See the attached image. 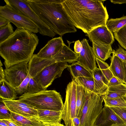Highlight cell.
<instances>
[{
	"mask_svg": "<svg viewBox=\"0 0 126 126\" xmlns=\"http://www.w3.org/2000/svg\"><path fill=\"white\" fill-rule=\"evenodd\" d=\"M105 1L63 0L61 4L75 27L86 34L97 27L106 26L109 15L103 3Z\"/></svg>",
	"mask_w": 126,
	"mask_h": 126,
	"instance_id": "6da1fadb",
	"label": "cell"
},
{
	"mask_svg": "<svg viewBox=\"0 0 126 126\" xmlns=\"http://www.w3.org/2000/svg\"><path fill=\"white\" fill-rule=\"evenodd\" d=\"M39 41L35 33L17 28L7 39L0 43V55L4 60L5 68L23 62H29Z\"/></svg>",
	"mask_w": 126,
	"mask_h": 126,
	"instance_id": "7a4b0ae2",
	"label": "cell"
},
{
	"mask_svg": "<svg viewBox=\"0 0 126 126\" xmlns=\"http://www.w3.org/2000/svg\"><path fill=\"white\" fill-rule=\"evenodd\" d=\"M31 8L55 33L61 36L77 30L61 4L45 0H26Z\"/></svg>",
	"mask_w": 126,
	"mask_h": 126,
	"instance_id": "3957f363",
	"label": "cell"
},
{
	"mask_svg": "<svg viewBox=\"0 0 126 126\" xmlns=\"http://www.w3.org/2000/svg\"><path fill=\"white\" fill-rule=\"evenodd\" d=\"M17 100L36 110L62 111L63 104L59 93L55 90H46L35 94L26 93Z\"/></svg>",
	"mask_w": 126,
	"mask_h": 126,
	"instance_id": "277c9868",
	"label": "cell"
},
{
	"mask_svg": "<svg viewBox=\"0 0 126 126\" xmlns=\"http://www.w3.org/2000/svg\"><path fill=\"white\" fill-rule=\"evenodd\" d=\"M102 96L87 90L85 101L78 117L80 126H94V124L103 107Z\"/></svg>",
	"mask_w": 126,
	"mask_h": 126,
	"instance_id": "5b68a950",
	"label": "cell"
},
{
	"mask_svg": "<svg viewBox=\"0 0 126 126\" xmlns=\"http://www.w3.org/2000/svg\"><path fill=\"white\" fill-rule=\"evenodd\" d=\"M6 4L24 15L37 26L39 32L44 36L53 37L55 33L32 9L26 0H4Z\"/></svg>",
	"mask_w": 126,
	"mask_h": 126,
	"instance_id": "8992f818",
	"label": "cell"
},
{
	"mask_svg": "<svg viewBox=\"0 0 126 126\" xmlns=\"http://www.w3.org/2000/svg\"><path fill=\"white\" fill-rule=\"evenodd\" d=\"M0 16L7 19L17 28L26 30L35 33L39 32L38 27L29 18L6 4L0 6Z\"/></svg>",
	"mask_w": 126,
	"mask_h": 126,
	"instance_id": "52a82bcc",
	"label": "cell"
},
{
	"mask_svg": "<svg viewBox=\"0 0 126 126\" xmlns=\"http://www.w3.org/2000/svg\"><path fill=\"white\" fill-rule=\"evenodd\" d=\"M65 102L61 113V118L65 126H72L73 118L76 116V82L73 79L67 85Z\"/></svg>",
	"mask_w": 126,
	"mask_h": 126,
	"instance_id": "ba28073f",
	"label": "cell"
},
{
	"mask_svg": "<svg viewBox=\"0 0 126 126\" xmlns=\"http://www.w3.org/2000/svg\"><path fill=\"white\" fill-rule=\"evenodd\" d=\"M68 65L65 62L53 64L40 71L33 78L46 90L55 79L61 76L63 71Z\"/></svg>",
	"mask_w": 126,
	"mask_h": 126,
	"instance_id": "9c48e42d",
	"label": "cell"
},
{
	"mask_svg": "<svg viewBox=\"0 0 126 126\" xmlns=\"http://www.w3.org/2000/svg\"><path fill=\"white\" fill-rule=\"evenodd\" d=\"M29 62H21L4 70L5 79L14 88L18 86L28 75Z\"/></svg>",
	"mask_w": 126,
	"mask_h": 126,
	"instance_id": "30bf717a",
	"label": "cell"
},
{
	"mask_svg": "<svg viewBox=\"0 0 126 126\" xmlns=\"http://www.w3.org/2000/svg\"><path fill=\"white\" fill-rule=\"evenodd\" d=\"M83 48L79 54L77 62L89 70L93 72L97 67L96 64V57L92 47L89 45L88 40L84 38L80 41Z\"/></svg>",
	"mask_w": 126,
	"mask_h": 126,
	"instance_id": "8fae6325",
	"label": "cell"
},
{
	"mask_svg": "<svg viewBox=\"0 0 126 126\" xmlns=\"http://www.w3.org/2000/svg\"><path fill=\"white\" fill-rule=\"evenodd\" d=\"M92 42L95 44L111 45L114 41V37L106 26L95 28L86 34Z\"/></svg>",
	"mask_w": 126,
	"mask_h": 126,
	"instance_id": "7c38bea8",
	"label": "cell"
},
{
	"mask_svg": "<svg viewBox=\"0 0 126 126\" xmlns=\"http://www.w3.org/2000/svg\"><path fill=\"white\" fill-rule=\"evenodd\" d=\"M124 124L126 123L110 107L104 105L94 126H111L113 124Z\"/></svg>",
	"mask_w": 126,
	"mask_h": 126,
	"instance_id": "4fadbf2b",
	"label": "cell"
},
{
	"mask_svg": "<svg viewBox=\"0 0 126 126\" xmlns=\"http://www.w3.org/2000/svg\"><path fill=\"white\" fill-rule=\"evenodd\" d=\"M10 111L21 115L28 117H36L38 115L37 110L32 108L18 100L2 99Z\"/></svg>",
	"mask_w": 126,
	"mask_h": 126,
	"instance_id": "5bb4252c",
	"label": "cell"
},
{
	"mask_svg": "<svg viewBox=\"0 0 126 126\" xmlns=\"http://www.w3.org/2000/svg\"><path fill=\"white\" fill-rule=\"evenodd\" d=\"M65 45L62 36L53 38L49 41L36 55L42 58L50 57L60 52Z\"/></svg>",
	"mask_w": 126,
	"mask_h": 126,
	"instance_id": "9a60e30c",
	"label": "cell"
},
{
	"mask_svg": "<svg viewBox=\"0 0 126 126\" xmlns=\"http://www.w3.org/2000/svg\"><path fill=\"white\" fill-rule=\"evenodd\" d=\"M93 73L96 93L100 96L105 95L108 90L109 82L99 68H97Z\"/></svg>",
	"mask_w": 126,
	"mask_h": 126,
	"instance_id": "2e32d148",
	"label": "cell"
},
{
	"mask_svg": "<svg viewBox=\"0 0 126 126\" xmlns=\"http://www.w3.org/2000/svg\"><path fill=\"white\" fill-rule=\"evenodd\" d=\"M38 115L33 118L43 123H60L62 111H57L49 110H37Z\"/></svg>",
	"mask_w": 126,
	"mask_h": 126,
	"instance_id": "e0dca14e",
	"label": "cell"
},
{
	"mask_svg": "<svg viewBox=\"0 0 126 126\" xmlns=\"http://www.w3.org/2000/svg\"><path fill=\"white\" fill-rule=\"evenodd\" d=\"M112 54L111 57V63L109 68L114 76L122 83L125 84V72L124 62L114 54Z\"/></svg>",
	"mask_w": 126,
	"mask_h": 126,
	"instance_id": "ac0fdd59",
	"label": "cell"
},
{
	"mask_svg": "<svg viewBox=\"0 0 126 126\" xmlns=\"http://www.w3.org/2000/svg\"><path fill=\"white\" fill-rule=\"evenodd\" d=\"M93 50L96 58L105 61L113 53L111 45H104L92 43Z\"/></svg>",
	"mask_w": 126,
	"mask_h": 126,
	"instance_id": "d6986e66",
	"label": "cell"
},
{
	"mask_svg": "<svg viewBox=\"0 0 126 126\" xmlns=\"http://www.w3.org/2000/svg\"><path fill=\"white\" fill-rule=\"evenodd\" d=\"M0 97L2 99L15 100L18 97L15 88L5 79L0 81Z\"/></svg>",
	"mask_w": 126,
	"mask_h": 126,
	"instance_id": "ffe728a7",
	"label": "cell"
},
{
	"mask_svg": "<svg viewBox=\"0 0 126 126\" xmlns=\"http://www.w3.org/2000/svg\"><path fill=\"white\" fill-rule=\"evenodd\" d=\"M67 67L73 79L78 77H93L92 72L77 62L68 65Z\"/></svg>",
	"mask_w": 126,
	"mask_h": 126,
	"instance_id": "44dd1931",
	"label": "cell"
},
{
	"mask_svg": "<svg viewBox=\"0 0 126 126\" xmlns=\"http://www.w3.org/2000/svg\"><path fill=\"white\" fill-rule=\"evenodd\" d=\"M11 120L21 126H45L42 122L32 117H26L11 111Z\"/></svg>",
	"mask_w": 126,
	"mask_h": 126,
	"instance_id": "7402d4cb",
	"label": "cell"
},
{
	"mask_svg": "<svg viewBox=\"0 0 126 126\" xmlns=\"http://www.w3.org/2000/svg\"><path fill=\"white\" fill-rule=\"evenodd\" d=\"M76 116L78 117L82 110L85 101L87 90L76 81Z\"/></svg>",
	"mask_w": 126,
	"mask_h": 126,
	"instance_id": "603a6c76",
	"label": "cell"
},
{
	"mask_svg": "<svg viewBox=\"0 0 126 126\" xmlns=\"http://www.w3.org/2000/svg\"><path fill=\"white\" fill-rule=\"evenodd\" d=\"M126 96V84L123 83L109 87L108 91L103 97L113 98Z\"/></svg>",
	"mask_w": 126,
	"mask_h": 126,
	"instance_id": "cb8c5ba5",
	"label": "cell"
},
{
	"mask_svg": "<svg viewBox=\"0 0 126 126\" xmlns=\"http://www.w3.org/2000/svg\"><path fill=\"white\" fill-rule=\"evenodd\" d=\"M126 26V16L119 18H111L108 19L106 23V26L112 33Z\"/></svg>",
	"mask_w": 126,
	"mask_h": 126,
	"instance_id": "d4e9b609",
	"label": "cell"
},
{
	"mask_svg": "<svg viewBox=\"0 0 126 126\" xmlns=\"http://www.w3.org/2000/svg\"><path fill=\"white\" fill-rule=\"evenodd\" d=\"M102 97L105 106L109 107L126 108V96L113 98Z\"/></svg>",
	"mask_w": 126,
	"mask_h": 126,
	"instance_id": "484cf974",
	"label": "cell"
},
{
	"mask_svg": "<svg viewBox=\"0 0 126 126\" xmlns=\"http://www.w3.org/2000/svg\"><path fill=\"white\" fill-rule=\"evenodd\" d=\"M74 79L87 90L96 93L93 77H78Z\"/></svg>",
	"mask_w": 126,
	"mask_h": 126,
	"instance_id": "4316f807",
	"label": "cell"
},
{
	"mask_svg": "<svg viewBox=\"0 0 126 126\" xmlns=\"http://www.w3.org/2000/svg\"><path fill=\"white\" fill-rule=\"evenodd\" d=\"M46 90L33 78H31L28 85L26 93L35 94Z\"/></svg>",
	"mask_w": 126,
	"mask_h": 126,
	"instance_id": "83f0119b",
	"label": "cell"
},
{
	"mask_svg": "<svg viewBox=\"0 0 126 126\" xmlns=\"http://www.w3.org/2000/svg\"><path fill=\"white\" fill-rule=\"evenodd\" d=\"M114 38L120 46L126 50V26L114 33Z\"/></svg>",
	"mask_w": 126,
	"mask_h": 126,
	"instance_id": "f1b7e54d",
	"label": "cell"
},
{
	"mask_svg": "<svg viewBox=\"0 0 126 126\" xmlns=\"http://www.w3.org/2000/svg\"><path fill=\"white\" fill-rule=\"evenodd\" d=\"M14 32L10 22L5 26L0 27V43L7 39Z\"/></svg>",
	"mask_w": 126,
	"mask_h": 126,
	"instance_id": "f546056e",
	"label": "cell"
},
{
	"mask_svg": "<svg viewBox=\"0 0 126 126\" xmlns=\"http://www.w3.org/2000/svg\"><path fill=\"white\" fill-rule=\"evenodd\" d=\"M11 111L3 102L2 99H0V119H10L12 116Z\"/></svg>",
	"mask_w": 126,
	"mask_h": 126,
	"instance_id": "4dcf8cb0",
	"label": "cell"
},
{
	"mask_svg": "<svg viewBox=\"0 0 126 126\" xmlns=\"http://www.w3.org/2000/svg\"><path fill=\"white\" fill-rule=\"evenodd\" d=\"M31 78L29 73L26 78L18 86L15 88L16 92L18 94L21 95L27 93L28 85Z\"/></svg>",
	"mask_w": 126,
	"mask_h": 126,
	"instance_id": "1f68e13d",
	"label": "cell"
},
{
	"mask_svg": "<svg viewBox=\"0 0 126 126\" xmlns=\"http://www.w3.org/2000/svg\"><path fill=\"white\" fill-rule=\"evenodd\" d=\"M126 124V108L110 107Z\"/></svg>",
	"mask_w": 126,
	"mask_h": 126,
	"instance_id": "d6a6232c",
	"label": "cell"
},
{
	"mask_svg": "<svg viewBox=\"0 0 126 126\" xmlns=\"http://www.w3.org/2000/svg\"><path fill=\"white\" fill-rule=\"evenodd\" d=\"M123 62L126 63V51L120 45L116 50L113 49V53Z\"/></svg>",
	"mask_w": 126,
	"mask_h": 126,
	"instance_id": "836d02e7",
	"label": "cell"
},
{
	"mask_svg": "<svg viewBox=\"0 0 126 126\" xmlns=\"http://www.w3.org/2000/svg\"><path fill=\"white\" fill-rule=\"evenodd\" d=\"M101 70L105 78L109 82L114 76L109 68Z\"/></svg>",
	"mask_w": 126,
	"mask_h": 126,
	"instance_id": "e575fe53",
	"label": "cell"
},
{
	"mask_svg": "<svg viewBox=\"0 0 126 126\" xmlns=\"http://www.w3.org/2000/svg\"><path fill=\"white\" fill-rule=\"evenodd\" d=\"M96 61L99 68L100 70L104 69L109 68V66L108 64L104 61L97 58H96Z\"/></svg>",
	"mask_w": 126,
	"mask_h": 126,
	"instance_id": "d590c367",
	"label": "cell"
},
{
	"mask_svg": "<svg viewBox=\"0 0 126 126\" xmlns=\"http://www.w3.org/2000/svg\"><path fill=\"white\" fill-rule=\"evenodd\" d=\"M82 48V45L79 40L75 42L74 48L75 52L76 53L79 54L81 51Z\"/></svg>",
	"mask_w": 126,
	"mask_h": 126,
	"instance_id": "8d00e7d4",
	"label": "cell"
},
{
	"mask_svg": "<svg viewBox=\"0 0 126 126\" xmlns=\"http://www.w3.org/2000/svg\"><path fill=\"white\" fill-rule=\"evenodd\" d=\"M122 83L119 80L114 76L109 82L108 86L109 87L118 85Z\"/></svg>",
	"mask_w": 126,
	"mask_h": 126,
	"instance_id": "74e56055",
	"label": "cell"
},
{
	"mask_svg": "<svg viewBox=\"0 0 126 126\" xmlns=\"http://www.w3.org/2000/svg\"><path fill=\"white\" fill-rule=\"evenodd\" d=\"M1 120L8 126H21L11 119Z\"/></svg>",
	"mask_w": 126,
	"mask_h": 126,
	"instance_id": "f35d334b",
	"label": "cell"
},
{
	"mask_svg": "<svg viewBox=\"0 0 126 126\" xmlns=\"http://www.w3.org/2000/svg\"><path fill=\"white\" fill-rule=\"evenodd\" d=\"M9 22H10L7 19L0 16V27L6 26Z\"/></svg>",
	"mask_w": 126,
	"mask_h": 126,
	"instance_id": "ab89813d",
	"label": "cell"
},
{
	"mask_svg": "<svg viewBox=\"0 0 126 126\" xmlns=\"http://www.w3.org/2000/svg\"><path fill=\"white\" fill-rule=\"evenodd\" d=\"M2 64L0 60V81L5 79V75L4 70L2 67Z\"/></svg>",
	"mask_w": 126,
	"mask_h": 126,
	"instance_id": "60d3db41",
	"label": "cell"
},
{
	"mask_svg": "<svg viewBox=\"0 0 126 126\" xmlns=\"http://www.w3.org/2000/svg\"><path fill=\"white\" fill-rule=\"evenodd\" d=\"M80 121L79 117H75L73 119L72 123V126H80Z\"/></svg>",
	"mask_w": 126,
	"mask_h": 126,
	"instance_id": "b9f144b4",
	"label": "cell"
},
{
	"mask_svg": "<svg viewBox=\"0 0 126 126\" xmlns=\"http://www.w3.org/2000/svg\"><path fill=\"white\" fill-rule=\"evenodd\" d=\"M45 126H65L60 123H43Z\"/></svg>",
	"mask_w": 126,
	"mask_h": 126,
	"instance_id": "7bdbcfd3",
	"label": "cell"
},
{
	"mask_svg": "<svg viewBox=\"0 0 126 126\" xmlns=\"http://www.w3.org/2000/svg\"><path fill=\"white\" fill-rule=\"evenodd\" d=\"M110 1L114 4H126V0H110Z\"/></svg>",
	"mask_w": 126,
	"mask_h": 126,
	"instance_id": "ee69618b",
	"label": "cell"
},
{
	"mask_svg": "<svg viewBox=\"0 0 126 126\" xmlns=\"http://www.w3.org/2000/svg\"><path fill=\"white\" fill-rule=\"evenodd\" d=\"M125 69V77L124 79V83L126 84V63L124 62Z\"/></svg>",
	"mask_w": 126,
	"mask_h": 126,
	"instance_id": "f6af8a7d",
	"label": "cell"
},
{
	"mask_svg": "<svg viewBox=\"0 0 126 126\" xmlns=\"http://www.w3.org/2000/svg\"><path fill=\"white\" fill-rule=\"evenodd\" d=\"M0 126H8L2 120L0 119Z\"/></svg>",
	"mask_w": 126,
	"mask_h": 126,
	"instance_id": "bcb514c9",
	"label": "cell"
},
{
	"mask_svg": "<svg viewBox=\"0 0 126 126\" xmlns=\"http://www.w3.org/2000/svg\"><path fill=\"white\" fill-rule=\"evenodd\" d=\"M111 126H126V124H123L118 125L117 124H113Z\"/></svg>",
	"mask_w": 126,
	"mask_h": 126,
	"instance_id": "7dc6e473",
	"label": "cell"
}]
</instances>
